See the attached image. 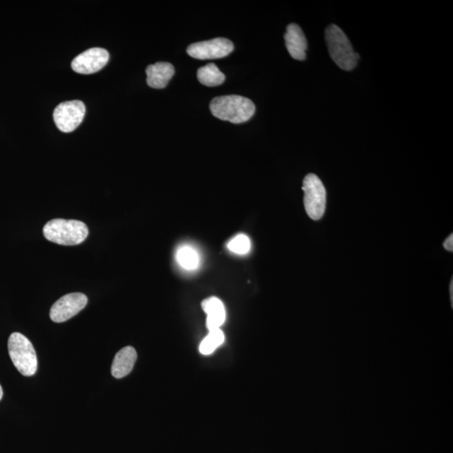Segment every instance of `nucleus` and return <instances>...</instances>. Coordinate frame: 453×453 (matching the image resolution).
Listing matches in <instances>:
<instances>
[{
    "label": "nucleus",
    "mask_w": 453,
    "mask_h": 453,
    "mask_svg": "<svg viewBox=\"0 0 453 453\" xmlns=\"http://www.w3.org/2000/svg\"><path fill=\"white\" fill-rule=\"evenodd\" d=\"M450 294H451V302H452V307H453V281H451V285H450Z\"/></svg>",
    "instance_id": "obj_19"
},
{
    "label": "nucleus",
    "mask_w": 453,
    "mask_h": 453,
    "mask_svg": "<svg viewBox=\"0 0 453 453\" xmlns=\"http://www.w3.org/2000/svg\"><path fill=\"white\" fill-rule=\"evenodd\" d=\"M210 110L219 119L242 124L252 118L255 106L249 98L228 95L213 98L210 102Z\"/></svg>",
    "instance_id": "obj_1"
},
{
    "label": "nucleus",
    "mask_w": 453,
    "mask_h": 453,
    "mask_svg": "<svg viewBox=\"0 0 453 453\" xmlns=\"http://www.w3.org/2000/svg\"><path fill=\"white\" fill-rule=\"evenodd\" d=\"M233 51V44L226 38H215L205 42L192 44L187 53L199 60L218 59L225 57Z\"/></svg>",
    "instance_id": "obj_7"
},
{
    "label": "nucleus",
    "mask_w": 453,
    "mask_h": 453,
    "mask_svg": "<svg viewBox=\"0 0 453 453\" xmlns=\"http://www.w3.org/2000/svg\"><path fill=\"white\" fill-rule=\"evenodd\" d=\"M224 342V334L220 329L209 331V334L199 346V351L204 355L213 353Z\"/></svg>",
    "instance_id": "obj_15"
},
{
    "label": "nucleus",
    "mask_w": 453,
    "mask_h": 453,
    "mask_svg": "<svg viewBox=\"0 0 453 453\" xmlns=\"http://www.w3.org/2000/svg\"><path fill=\"white\" fill-rule=\"evenodd\" d=\"M109 60L110 54L105 49L91 48L75 57L71 69L80 74H93L104 69Z\"/></svg>",
    "instance_id": "obj_9"
},
{
    "label": "nucleus",
    "mask_w": 453,
    "mask_h": 453,
    "mask_svg": "<svg viewBox=\"0 0 453 453\" xmlns=\"http://www.w3.org/2000/svg\"><path fill=\"white\" fill-rule=\"evenodd\" d=\"M177 259L180 266L186 270H194L199 264V257L190 246H182L178 249Z\"/></svg>",
    "instance_id": "obj_16"
},
{
    "label": "nucleus",
    "mask_w": 453,
    "mask_h": 453,
    "mask_svg": "<svg viewBox=\"0 0 453 453\" xmlns=\"http://www.w3.org/2000/svg\"><path fill=\"white\" fill-rule=\"evenodd\" d=\"M175 74L174 66L168 62H157L146 69L147 84L152 88L161 89L167 86Z\"/></svg>",
    "instance_id": "obj_11"
},
{
    "label": "nucleus",
    "mask_w": 453,
    "mask_h": 453,
    "mask_svg": "<svg viewBox=\"0 0 453 453\" xmlns=\"http://www.w3.org/2000/svg\"><path fill=\"white\" fill-rule=\"evenodd\" d=\"M3 396H4L3 388L1 387V384H0V401L2 400Z\"/></svg>",
    "instance_id": "obj_20"
},
{
    "label": "nucleus",
    "mask_w": 453,
    "mask_h": 453,
    "mask_svg": "<svg viewBox=\"0 0 453 453\" xmlns=\"http://www.w3.org/2000/svg\"><path fill=\"white\" fill-rule=\"evenodd\" d=\"M326 42L331 59L341 69L351 71L357 66L360 56L354 52L347 35L336 25L327 27L325 33Z\"/></svg>",
    "instance_id": "obj_3"
},
{
    "label": "nucleus",
    "mask_w": 453,
    "mask_h": 453,
    "mask_svg": "<svg viewBox=\"0 0 453 453\" xmlns=\"http://www.w3.org/2000/svg\"><path fill=\"white\" fill-rule=\"evenodd\" d=\"M8 349L13 365L22 375L33 376L37 373V353L25 336L20 333L12 334L8 339Z\"/></svg>",
    "instance_id": "obj_4"
},
{
    "label": "nucleus",
    "mask_w": 453,
    "mask_h": 453,
    "mask_svg": "<svg viewBox=\"0 0 453 453\" xmlns=\"http://www.w3.org/2000/svg\"><path fill=\"white\" fill-rule=\"evenodd\" d=\"M201 307L208 316L206 322L208 329L212 331L220 329L226 319L225 307L222 300L215 297L205 299L201 303Z\"/></svg>",
    "instance_id": "obj_12"
},
{
    "label": "nucleus",
    "mask_w": 453,
    "mask_h": 453,
    "mask_svg": "<svg viewBox=\"0 0 453 453\" xmlns=\"http://www.w3.org/2000/svg\"><path fill=\"white\" fill-rule=\"evenodd\" d=\"M197 79L201 84L208 87H216L221 85L225 81L224 75L218 67L213 64H209L197 71Z\"/></svg>",
    "instance_id": "obj_14"
},
{
    "label": "nucleus",
    "mask_w": 453,
    "mask_h": 453,
    "mask_svg": "<svg viewBox=\"0 0 453 453\" xmlns=\"http://www.w3.org/2000/svg\"><path fill=\"white\" fill-rule=\"evenodd\" d=\"M137 360V353L133 347H125L117 353L113 365H112V375L116 379L124 378L132 371L134 363Z\"/></svg>",
    "instance_id": "obj_13"
},
{
    "label": "nucleus",
    "mask_w": 453,
    "mask_h": 453,
    "mask_svg": "<svg viewBox=\"0 0 453 453\" xmlns=\"http://www.w3.org/2000/svg\"><path fill=\"white\" fill-rule=\"evenodd\" d=\"M228 249L237 254H245L250 249V241L245 235H239L228 244Z\"/></svg>",
    "instance_id": "obj_17"
},
{
    "label": "nucleus",
    "mask_w": 453,
    "mask_h": 453,
    "mask_svg": "<svg viewBox=\"0 0 453 453\" xmlns=\"http://www.w3.org/2000/svg\"><path fill=\"white\" fill-rule=\"evenodd\" d=\"M88 298L83 293H70L57 300L51 308L50 317L54 322H64L77 315L87 306Z\"/></svg>",
    "instance_id": "obj_8"
},
{
    "label": "nucleus",
    "mask_w": 453,
    "mask_h": 453,
    "mask_svg": "<svg viewBox=\"0 0 453 453\" xmlns=\"http://www.w3.org/2000/svg\"><path fill=\"white\" fill-rule=\"evenodd\" d=\"M304 205L312 220L324 217L326 204V192L324 184L315 174H308L303 181Z\"/></svg>",
    "instance_id": "obj_5"
},
{
    "label": "nucleus",
    "mask_w": 453,
    "mask_h": 453,
    "mask_svg": "<svg viewBox=\"0 0 453 453\" xmlns=\"http://www.w3.org/2000/svg\"><path fill=\"white\" fill-rule=\"evenodd\" d=\"M86 114V107L82 101L73 100L61 102L54 110L53 118L57 127L61 132L74 131L82 124Z\"/></svg>",
    "instance_id": "obj_6"
},
{
    "label": "nucleus",
    "mask_w": 453,
    "mask_h": 453,
    "mask_svg": "<svg viewBox=\"0 0 453 453\" xmlns=\"http://www.w3.org/2000/svg\"><path fill=\"white\" fill-rule=\"evenodd\" d=\"M286 46L291 57L298 61L306 59L307 42L302 29L297 24L287 26L285 34Z\"/></svg>",
    "instance_id": "obj_10"
},
{
    "label": "nucleus",
    "mask_w": 453,
    "mask_h": 453,
    "mask_svg": "<svg viewBox=\"0 0 453 453\" xmlns=\"http://www.w3.org/2000/svg\"><path fill=\"white\" fill-rule=\"evenodd\" d=\"M43 235L49 241L61 245L82 244L88 236V228L83 222L57 218L43 228Z\"/></svg>",
    "instance_id": "obj_2"
},
{
    "label": "nucleus",
    "mask_w": 453,
    "mask_h": 453,
    "mask_svg": "<svg viewBox=\"0 0 453 453\" xmlns=\"http://www.w3.org/2000/svg\"><path fill=\"white\" fill-rule=\"evenodd\" d=\"M444 248H445L447 250L450 251V252H452L453 251V235H452L447 237V239L445 241V243L443 245Z\"/></svg>",
    "instance_id": "obj_18"
}]
</instances>
